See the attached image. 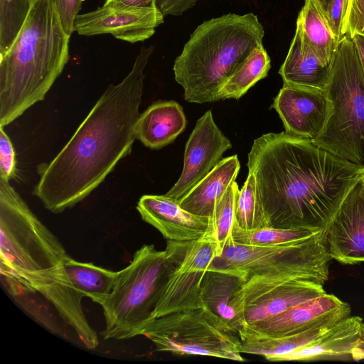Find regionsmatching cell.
<instances>
[{
    "instance_id": "ac0fdd59",
    "label": "cell",
    "mask_w": 364,
    "mask_h": 364,
    "mask_svg": "<svg viewBox=\"0 0 364 364\" xmlns=\"http://www.w3.org/2000/svg\"><path fill=\"white\" fill-rule=\"evenodd\" d=\"M363 319L350 316L323 334L311 344L289 354L277 356L270 361H316L352 359L360 333Z\"/></svg>"
},
{
    "instance_id": "f35d334b",
    "label": "cell",
    "mask_w": 364,
    "mask_h": 364,
    "mask_svg": "<svg viewBox=\"0 0 364 364\" xmlns=\"http://www.w3.org/2000/svg\"><path fill=\"white\" fill-rule=\"evenodd\" d=\"M360 180H361L363 184L364 185V171H363V176H362Z\"/></svg>"
},
{
    "instance_id": "ffe728a7",
    "label": "cell",
    "mask_w": 364,
    "mask_h": 364,
    "mask_svg": "<svg viewBox=\"0 0 364 364\" xmlns=\"http://www.w3.org/2000/svg\"><path fill=\"white\" fill-rule=\"evenodd\" d=\"M332 64L333 62L329 64L323 61L295 31L279 74L283 85L325 91L331 78Z\"/></svg>"
},
{
    "instance_id": "83f0119b",
    "label": "cell",
    "mask_w": 364,
    "mask_h": 364,
    "mask_svg": "<svg viewBox=\"0 0 364 364\" xmlns=\"http://www.w3.org/2000/svg\"><path fill=\"white\" fill-rule=\"evenodd\" d=\"M321 230L268 227L243 230L233 225L232 240L235 242L252 246H267L289 243L309 238Z\"/></svg>"
},
{
    "instance_id": "484cf974",
    "label": "cell",
    "mask_w": 364,
    "mask_h": 364,
    "mask_svg": "<svg viewBox=\"0 0 364 364\" xmlns=\"http://www.w3.org/2000/svg\"><path fill=\"white\" fill-rule=\"evenodd\" d=\"M234 225L243 230L271 227L259 196L256 178L248 172L236 196Z\"/></svg>"
},
{
    "instance_id": "9c48e42d",
    "label": "cell",
    "mask_w": 364,
    "mask_h": 364,
    "mask_svg": "<svg viewBox=\"0 0 364 364\" xmlns=\"http://www.w3.org/2000/svg\"><path fill=\"white\" fill-rule=\"evenodd\" d=\"M331 259L323 230L306 239L276 245H245L231 238L221 255L215 259L214 267L243 272L245 279L281 269H307L329 274Z\"/></svg>"
},
{
    "instance_id": "ba28073f",
    "label": "cell",
    "mask_w": 364,
    "mask_h": 364,
    "mask_svg": "<svg viewBox=\"0 0 364 364\" xmlns=\"http://www.w3.org/2000/svg\"><path fill=\"white\" fill-rule=\"evenodd\" d=\"M141 335L155 345L156 351L245 361L238 335L205 306L156 318Z\"/></svg>"
},
{
    "instance_id": "e575fe53",
    "label": "cell",
    "mask_w": 364,
    "mask_h": 364,
    "mask_svg": "<svg viewBox=\"0 0 364 364\" xmlns=\"http://www.w3.org/2000/svg\"><path fill=\"white\" fill-rule=\"evenodd\" d=\"M104 4L132 8H156V0H106Z\"/></svg>"
},
{
    "instance_id": "277c9868",
    "label": "cell",
    "mask_w": 364,
    "mask_h": 364,
    "mask_svg": "<svg viewBox=\"0 0 364 364\" xmlns=\"http://www.w3.org/2000/svg\"><path fill=\"white\" fill-rule=\"evenodd\" d=\"M70 37L54 0H31L21 32L0 55V126L44 100L69 60Z\"/></svg>"
},
{
    "instance_id": "f1b7e54d",
    "label": "cell",
    "mask_w": 364,
    "mask_h": 364,
    "mask_svg": "<svg viewBox=\"0 0 364 364\" xmlns=\"http://www.w3.org/2000/svg\"><path fill=\"white\" fill-rule=\"evenodd\" d=\"M31 0H0V55L11 46L21 32Z\"/></svg>"
},
{
    "instance_id": "603a6c76",
    "label": "cell",
    "mask_w": 364,
    "mask_h": 364,
    "mask_svg": "<svg viewBox=\"0 0 364 364\" xmlns=\"http://www.w3.org/2000/svg\"><path fill=\"white\" fill-rule=\"evenodd\" d=\"M296 31L325 63H332L338 43L327 21L326 14L316 0H304L296 20Z\"/></svg>"
},
{
    "instance_id": "d6986e66",
    "label": "cell",
    "mask_w": 364,
    "mask_h": 364,
    "mask_svg": "<svg viewBox=\"0 0 364 364\" xmlns=\"http://www.w3.org/2000/svg\"><path fill=\"white\" fill-rule=\"evenodd\" d=\"M186 118L176 101H158L140 113L136 123V138L151 149L172 143L186 129Z\"/></svg>"
},
{
    "instance_id": "5bb4252c",
    "label": "cell",
    "mask_w": 364,
    "mask_h": 364,
    "mask_svg": "<svg viewBox=\"0 0 364 364\" xmlns=\"http://www.w3.org/2000/svg\"><path fill=\"white\" fill-rule=\"evenodd\" d=\"M332 259L343 264L364 263V192L353 186L324 230Z\"/></svg>"
},
{
    "instance_id": "5b68a950",
    "label": "cell",
    "mask_w": 364,
    "mask_h": 364,
    "mask_svg": "<svg viewBox=\"0 0 364 364\" xmlns=\"http://www.w3.org/2000/svg\"><path fill=\"white\" fill-rule=\"evenodd\" d=\"M264 36V27L253 13L228 14L200 24L173 67L184 100L198 104L218 101L220 87L262 44Z\"/></svg>"
},
{
    "instance_id": "2e32d148",
    "label": "cell",
    "mask_w": 364,
    "mask_h": 364,
    "mask_svg": "<svg viewBox=\"0 0 364 364\" xmlns=\"http://www.w3.org/2000/svg\"><path fill=\"white\" fill-rule=\"evenodd\" d=\"M345 303L336 296L326 293L277 316L246 325L237 335L240 338H276L305 331L332 316Z\"/></svg>"
},
{
    "instance_id": "7402d4cb",
    "label": "cell",
    "mask_w": 364,
    "mask_h": 364,
    "mask_svg": "<svg viewBox=\"0 0 364 364\" xmlns=\"http://www.w3.org/2000/svg\"><path fill=\"white\" fill-rule=\"evenodd\" d=\"M240 169L237 156L223 159L218 164L198 182L179 202L186 210L210 218L218 198L235 181Z\"/></svg>"
},
{
    "instance_id": "836d02e7",
    "label": "cell",
    "mask_w": 364,
    "mask_h": 364,
    "mask_svg": "<svg viewBox=\"0 0 364 364\" xmlns=\"http://www.w3.org/2000/svg\"><path fill=\"white\" fill-rule=\"evenodd\" d=\"M198 0H156V8L164 16H181L193 7Z\"/></svg>"
},
{
    "instance_id": "9a60e30c",
    "label": "cell",
    "mask_w": 364,
    "mask_h": 364,
    "mask_svg": "<svg viewBox=\"0 0 364 364\" xmlns=\"http://www.w3.org/2000/svg\"><path fill=\"white\" fill-rule=\"evenodd\" d=\"M136 209L142 220L158 230L167 240H198L210 230V218L186 210L179 202L166 195H144Z\"/></svg>"
},
{
    "instance_id": "8992f818",
    "label": "cell",
    "mask_w": 364,
    "mask_h": 364,
    "mask_svg": "<svg viewBox=\"0 0 364 364\" xmlns=\"http://www.w3.org/2000/svg\"><path fill=\"white\" fill-rule=\"evenodd\" d=\"M172 269L165 250L153 245L137 250L130 264L118 271L114 287L100 305L104 339L124 340L141 335L154 313Z\"/></svg>"
},
{
    "instance_id": "e0dca14e",
    "label": "cell",
    "mask_w": 364,
    "mask_h": 364,
    "mask_svg": "<svg viewBox=\"0 0 364 364\" xmlns=\"http://www.w3.org/2000/svg\"><path fill=\"white\" fill-rule=\"evenodd\" d=\"M244 280L242 272L215 267L205 273L201 283L203 306L237 334L245 324L244 309L238 299V292Z\"/></svg>"
},
{
    "instance_id": "4fadbf2b",
    "label": "cell",
    "mask_w": 364,
    "mask_h": 364,
    "mask_svg": "<svg viewBox=\"0 0 364 364\" xmlns=\"http://www.w3.org/2000/svg\"><path fill=\"white\" fill-rule=\"evenodd\" d=\"M272 108L287 133L313 141L325 127L331 104L325 91L283 85Z\"/></svg>"
},
{
    "instance_id": "d590c367",
    "label": "cell",
    "mask_w": 364,
    "mask_h": 364,
    "mask_svg": "<svg viewBox=\"0 0 364 364\" xmlns=\"http://www.w3.org/2000/svg\"><path fill=\"white\" fill-rule=\"evenodd\" d=\"M352 358L355 361H360L364 359V323L363 322L360 328V333L358 342L352 351Z\"/></svg>"
},
{
    "instance_id": "52a82bcc",
    "label": "cell",
    "mask_w": 364,
    "mask_h": 364,
    "mask_svg": "<svg viewBox=\"0 0 364 364\" xmlns=\"http://www.w3.org/2000/svg\"><path fill=\"white\" fill-rule=\"evenodd\" d=\"M325 92L331 112L323 131L312 142L364 167V77L355 43L348 36L337 45Z\"/></svg>"
},
{
    "instance_id": "44dd1931",
    "label": "cell",
    "mask_w": 364,
    "mask_h": 364,
    "mask_svg": "<svg viewBox=\"0 0 364 364\" xmlns=\"http://www.w3.org/2000/svg\"><path fill=\"white\" fill-rule=\"evenodd\" d=\"M351 308L345 303L336 313L307 330L276 338H240L242 353L257 355L267 360L289 354L314 342L341 320L350 316Z\"/></svg>"
},
{
    "instance_id": "6da1fadb",
    "label": "cell",
    "mask_w": 364,
    "mask_h": 364,
    "mask_svg": "<svg viewBox=\"0 0 364 364\" xmlns=\"http://www.w3.org/2000/svg\"><path fill=\"white\" fill-rule=\"evenodd\" d=\"M271 227L323 230L364 167L285 131L253 141L247 156Z\"/></svg>"
},
{
    "instance_id": "7a4b0ae2",
    "label": "cell",
    "mask_w": 364,
    "mask_h": 364,
    "mask_svg": "<svg viewBox=\"0 0 364 364\" xmlns=\"http://www.w3.org/2000/svg\"><path fill=\"white\" fill-rule=\"evenodd\" d=\"M154 49H140L127 75L106 89L55 157L38 167L33 194L49 211L60 213L82 201L131 153Z\"/></svg>"
},
{
    "instance_id": "ab89813d",
    "label": "cell",
    "mask_w": 364,
    "mask_h": 364,
    "mask_svg": "<svg viewBox=\"0 0 364 364\" xmlns=\"http://www.w3.org/2000/svg\"><path fill=\"white\" fill-rule=\"evenodd\" d=\"M361 181V180H360ZM362 182V181H361ZM362 189H363V191L364 192V185L362 183Z\"/></svg>"
},
{
    "instance_id": "30bf717a",
    "label": "cell",
    "mask_w": 364,
    "mask_h": 364,
    "mask_svg": "<svg viewBox=\"0 0 364 364\" xmlns=\"http://www.w3.org/2000/svg\"><path fill=\"white\" fill-rule=\"evenodd\" d=\"M166 254L172 269L154 313V319L187 309L203 307L201 283L215 269L217 245L207 235L188 241L167 240Z\"/></svg>"
},
{
    "instance_id": "3957f363",
    "label": "cell",
    "mask_w": 364,
    "mask_h": 364,
    "mask_svg": "<svg viewBox=\"0 0 364 364\" xmlns=\"http://www.w3.org/2000/svg\"><path fill=\"white\" fill-rule=\"evenodd\" d=\"M0 235L1 282L10 294L18 302L40 296L65 326L72 341L96 348L97 333L82 309L85 296L65 269L64 247L4 179H0Z\"/></svg>"
},
{
    "instance_id": "4316f807",
    "label": "cell",
    "mask_w": 364,
    "mask_h": 364,
    "mask_svg": "<svg viewBox=\"0 0 364 364\" xmlns=\"http://www.w3.org/2000/svg\"><path fill=\"white\" fill-rule=\"evenodd\" d=\"M239 190L237 182L234 181L217 200L210 217V228L207 234L213 237L217 245L218 257L221 255L225 245L232 238L235 200Z\"/></svg>"
},
{
    "instance_id": "d6a6232c",
    "label": "cell",
    "mask_w": 364,
    "mask_h": 364,
    "mask_svg": "<svg viewBox=\"0 0 364 364\" xmlns=\"http://www.w3.org/2000/svg\"><path fill=\"white\" fill-rule=\"evenodd\" d=\"M346 0H331L325 12L329 26L339 42L341 37V23Z\"/></svg>"
},
{
    "instance_id": "8d00e7d4",
    "label": "cell",
    "mask_w": 364,
    "mask_h": 364,
    "mask_svg": "<svg viewBox=\"0 0 364 364\" xmlns=\"http://www.w3.org/2000/svg\"><path fill=\"white\" fill-rule=\"evenodd\" d=\"M355 43L362 73L364 77V36L357 35L353 38Z\"/></svg>"
},
{
    "instance_id": "4dcf8cb0",
    "label": "cell",
    "mask_w": 364,
    "mask_h": 364,
    "mask_svg": "<svg viewBox=\"0 0 364 364\" xmlns=\"http://www.w3.org/2000/svg\"><path fill=\"white\" fill-rule=\"evenodd\" d=\"M17 176L15 149L4 127L0 126V178L9 181Z\"/></svg>"
},
{
    "instance_id": "7c38bea8",
    "label": "cell",
    "mask_w": 364,
    "mask_h": 364,
    "mask_svg": "<svg viewBox=\"0 0 364 364\" xmlns=\"http://www.w3.org/2000/svg\"><path fill=\"white\" fill-rule=\"evenodd\" d=\"M164 14L157 8H132L104 4L95 11L78 14L74 31L80 36L111 34L134 43L151 37L164 23Z\"/></svg>"
},
{
    "instance_id": "d4e9b609",
    "label": "cell",
    "mask_w": 364,
    "mask_h": 364,
    "mask_svg": "<svg viewBox=\"0 0 364 364\" xmlns=\"http://www.w3.org/2000/svg\"><path fill=\"white\" fill-rule=\"evenodd\" d=\"M271 60L263 44L255 48L226 80L218 92V100H238L259 80L267 77Z\"/></svg>"
},
{
    "instance_id": "8fae6325",
    "label": "cell",
    "mask_w": 364,
    "mask_h": 364,
    "mask_svg": "<svg viewBox=\"0 0 364 364\" xmlns=\"http://www.w3.org/2000/svg\"><path fill=\"white\" fill-rule=\"evenodd\" d=\"M231 147L230 139L215 124L211 110L205 112L197 120L186 144L181 174L165 195L180 202L218 164L223 154Z\"/></svg>"
},
{
    "instance_id": "1f68e13d",
    "label": "cell",
    "mask_w": 364,
    "mask_h": 364,
    "mask_svg": "<svg viewBox=\"0 0 364 364\" xmlns=\"http://www.w3.org/2000/svg\"><path fill=\"white\" fill-rule=\"evenodd\" d=\"M65 31L69 35L74 32V21L81 9L84 0H54Z\"/></svg>"
},
{
    "instance_id": "74e56055",
    "label": "cell",
    "mask_w": 364,
    "mask_h": 364,
    "mask_svg": "<svg viewBox=\"0 0 364 364\" xmlns=\"http://www.w3.org/2000/svg\"><path fill=\"white\" fill-rule=\"evenodd\" d=\"M316 1H318V3L321 5V6L322 7V9L324 10L325 12L328 8V4L331 1V0H316Z\"/></svg>"
},
{
    "instance_id": "f546056e",
    "label": "cell",
    "mask_w": 364,
    "mask_h": 364,
    "mask_svg": "<svg viewBox=\"0 0 364 364\" xmlns=\"http://www.w3.org/2000/svg\"><path fill=\"white\" fill-rule=\"evenodd\" d=\"M364 36V0H346L341 23V37Z\"/></svg>"
},
{
    "instance_id": "cb8c5ba5",
    "label": "cell",
    "mask_w": 364,
    "mask_h": 364,
    "mask_svg": "<svg viewBox=\"0 0 364 364\" xmlns=\"http://www.w3.org/2000/svg\"><path fill=\"white\" fill-rule=\"evenodd\" d=\"M64 266L75 287L85 296L101 305L110 295L118 272L111 271L92 262L77 261L68 255Z\"/></svg>"
}]
</instances>
